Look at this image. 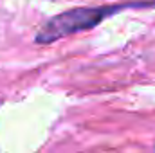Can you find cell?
<instances>
[{
  "mask_svg": "<svg viewBox=\"0 0 155 153\" xmlns=\"http://www.w3.org/2000/svg\"><path fill=\"white\" fill-rule=\"evenodd\" d=\"M155 5L153 0H143V2H124V4H112V5H94V7H74L69 11H63L52 18H49L41 27L38 34L35 36V41L38 45H49L58 40L90 31L97 27L103 20L108 16H114L119 11L124 9H146Z\"/></svg>",
  "mask_w": 155,
  "mask_h": 153,
  "instance_id": "1",
  "label": "cell"
}]
</instances>
